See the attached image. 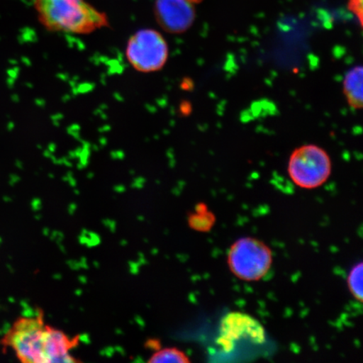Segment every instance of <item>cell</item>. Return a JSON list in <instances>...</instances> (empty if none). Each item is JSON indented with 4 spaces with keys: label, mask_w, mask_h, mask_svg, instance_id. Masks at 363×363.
<instances>
[{
    "label": "cell",
    "mask_w": 363,
    "mask_h": 363,
    "mask_svg": "<svg viewBox=\"0 0 363 363\" xmlns=\"http://www.w3.org/2000/svg\"><path fill=\"white\" fill-rule=\"evenodd\" d=\"M288 172L290 179L299 188H319L330 176V158L324 149L315 145H306L294 150L290 156Z\"/></svg>",
    "instance_id": "cell-4"
},
{
    "label": "cell",
    "mask_w": 363,
    "mask_h": 363,
    "mask_svg": "<svg viewBox=\"0 0 363 363\" xmlns=\"http://www.w3.org/2000/svg\"><path fill=\"white\" fill-rule=\"evenodd\" d=\"M189 1H190L193 4H198V3H201L202 1V0H189Z\"/></svg>",
    "instance_id": "cell-14"
},
{
    "label": "cell",
    "mask_w": 363,
    "mask_h": 363,
    "mask_svg": "<svg viewBox=\"0 0 363 363\" xmlns=\"http://www.w3.org/2000/svg\"><path fill=\"white\" fill-rule=\"evenodd\" d=\"M363 68L353 67L345 77L343 92L348 104L354 108H362L363 104Z\"/></svg>",
    "instance_id": "cell-9"
},
{
    "label": "cell",
    "mask_w": 363,
    "mask_h": 363,
    "mask_svg": "<svg viewBox=\"0 0 363 363\" xmlns=\"http://www.w3.org/2000/svg\"><path fill=\"white\" fill-rule=\"evenodd\" d=\"M272 263L271 250L261 240L240 238L230 247L228 265L238 279L253 282L267 274Z\"/></svg>",
    "instance_id": "cell-3"
},
{
    "label": "cell",
    "mask_w": 363,
    "mask_h": 363,
    "mask_svg": "<svg viewBox=\"0 0 363 363\" xmlns=\"http://www.w3.org/2000/svg\"><path fill=\"white\" fill-rule=\"evenodd\" d=\"M126 57L136 71L148 74L161 70L169 56V45L159 31L142 29L130 36Z\"/></svg>",
    "instance_id": "cell-5"
},
{
    "label": "cell",
    "mask_w": 363,
    "mask_h": 363,
    "mask_svg": "<svg viewBox=\"0 0 363 363\" xmlns=\"http://www.w3.org/2000/svg\"><path fill=\"white\" fill-rule=\"evenodd\" d=\"M218 346L226 353L247 345H261L265 342V330L262 325L252 316L242 313L233 312L226 315L221 320Z\"/></svg>",
    "instance_id": "cell-6"
},
{
    "label": "cell",
    "mask_w": 363,
    "mask_h": 363,
    "mask_svg": "<svg viewBox=\"0 0 363 363\" xmlns=\"http://www.w3.org/2000/svg\"><path fill=\"white\" fill-rule=\"evenodd\" d=\"M362 263L352 267L348 275L347 284L350 292L357 301H362Z\"/></svg>",
    "instance_id": "cell-11"
},
{
    "label": "cell",
    "mask_w": 363,
    "mask_h": 363,
    "mask_svg": "<svg viewBox=\"0 0 363 363\" xmlns=\"http://www.w3.org/2000/svg\"><path fill=\"white\" fill-rule=\"evenodd\" d=\"M40 23L49 30L90 34L108 26L106 13L85 0H35Z\"/></svg>",
    "instance_id": "cell-1"
},
{
    "label": "cell",
    "mask_w": 363,
    "mask_h": 363,
    "mask_svg": "<svg viewBox=\"0 0 363 363\" xmlns=\"http://www.w3.org/2000/svg\"><path fill=\"white\" fill-rule=\"evenodd\" d=\"M214 220L213 216H208V212L204 208H198L196 213L190 216L189 219V225L194 230L201 231H206L211 228Z\"/></svg>",
    "instance_id": "cell-12"
},
{
    "label": "cell",
    "mask_w": 363,
    "mask_h": 363,
    "mask_svg": "<svg viewBox=\"0 0 363 363\" xmlns=\"http://www.w3.org/2000/svg\"><path fill=\"white\" fill-rule=\"evenodd\" d=\"M78 340L68 337L62 330L48 325L45 357L47 363L76 362L70 350L78 345Z\"/></svg>",
    "instance_id": "cell-8"
},
{
    "label": "cell",
    "mask_w": 363,
    "mask_h": 363,
    "mask_svg": "<svg viewBox=\"0 0 363 363\" xmlns=\"http://www.w3.org/2000/svg\"><path fill=\"white\" fill-rule=\"evenodd\" d=\"M189 0H156L154 13L159 25L171 34L187 31L195 21V9Z\"/></svg>",
    "instance_id": "cell-7"
},
{
    "label": "cell",
    "mask_w": 363,
    "mask_h": 363,
    "mask_svg": "<svg viewBox=\"0 0 363 363\" xmlns=\"http://www.w3.org/2000/svg\"><path fill=\"white\" fill-rule=\"evenodd\" d=\"M148 362L152 363H184L189 362V357L185 355V353L180 351L179 349L175 347H167L161 349V350L154 353Z\"/></svg>",
    "instance_id": "cell-10"
},
{
    "label": "cell",
    "mask_w": 363,
    "mask_h": 363,
    "mask_svg": "<svg viewBox=\"0 0 363 363\" xmlns=\"http://www.w3.org/2000/svg\"><path fill=\"white\" fill-rule=\"evenodd\" d=\"M48 325L43 315L21 316L3 335V350H11L22 362L47 363L45 343Z\"/></svg>",
    "instance_id": "cell-2"
},
{
    "label": "cell",
    "mask_w": 363,
    "mask_h": 363,
    "mask_svg": "<svg viewBox=\"0 0 363 363\" xmlns=\"http://www.w3.org/2000/svg\"><path fill=\"white\" fill-rule=\"evenodd\" d=\"M348 7L349 10L355 13L362 26V0H350Z\"/></svg>",
    "instance_id": "cell-13"
}]
</instances>
